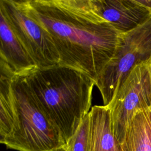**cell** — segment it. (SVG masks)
Instances as JSON below:
<instances>
[{
  "label": "cell",
  "mask_w": 151,
  "mask_h": 151,
  "mask_svg": "<svg viewBox=\"0 0 151 151\" xmlns=\"http://www.w3.org/2000/svg\"><path fill=\"white\" fill-rule=\"evenodd\" d=\"M61 151H66V150H65V149H64V150H61Z\"/></svg>",
  "instance_id": "obj_13"
},
{
  "label": "cell",
  "mask_w": 151,
  "mask_h": 151,
  "mask_svg": "<svg viewBox=\"0 0 151 151\" xmlns=\"http://www.w3.org/2000/svg\"><path fill=\"white\" fill-rule=\"evenodd\" d=\"M35 19L50 35L60 65L96 82L114 55L122 33L105 19L92 0H28Z\"/></svg>",
  "instance_id": "obj_1"
},
{
  "label": "cell",
  "mask_w": 151,
  "mask_h": 151,
  "mask_svg": "<svg viewBox=\"0 0 151 151\" xmlns=\"http://www.w3.org/2000/svg\"><path fill=\"white\" fill-rule=\"evenodd\" d=\"M151 57V18L133 30L122 34L120 44L99 75L95 86L104 106H107L130 71Z\"/></svg>",
  "instance_id": "obj_4"
},
{
  "label": "cell",
  "mask_w": 151,
  "mask_h": 151,
  "mask_svg": "<svg viewBox=\"0 0 151 151\" xmlns=\"http://www.w3.org/2000/svg\"><path fill=\"white\" fill-rule=\"evenodd\" d=\"M0 12L38 68L59 64L60 57L54 42L32 16L28 0H0Z\"/></svg>",
  "instance_id": "obj_5"
},
{
  "label": "cell",
  "mask_w": 151,
  "mask_h": 151,
  "mask_svg": "<svg viewBox=\"0 0 151 151\" xmlns=\"http://www.w3.org/2000/svg\"><path fill=\"white\" fill-rule=\"evenodd\" d=\"M0 143L17 151H61L67 145L23 77L0 76Z\"/></svg>",
  "instance_id": "obj_2"
},
{
  "label": "cell",
  "mask_w": 151,
  "mask_h": 151,
  "mask_svg": "<svg viewBox=\"0 0 151 151\" xmlns=\"http://www.w3.org/2000/svg\"><path fill=\"white\" fill-rule=\"evenodd\" d=\"M88 117L90 151H119L109 107L104 105L94 106L88 113Z\"/></svg>",
  "instance_id": "obj_9"
},
{
  "label": "cell",
  "mask_w": 151,
  "mask_h": 151,
  "mask_svg": "<svg viewBox=\"0 0 151 151\" xmlns=\"http://www.w3.org/2000/svg\"><path fill=\"white\" fill-rule=\"evenodd\" d=\"M0 40L1 75L12 78L25 77L38 68L1 12Z\"/></svg>",
  "instance_id": "obj_7"
},
{
  "label": "cell",
  "mask_w": 151,
  "mask_h": 151,
  "mask_svg": "<svg viewBox=\"0 0 151 151\" xmlns=\"http://www.w3.org/2000/svg\"><path fill=\"white\" fill-rule=\"evenodd\" d=\"M139 3L151 12V0H138Z\"/></svg>",
  "instance_id": "obj_12"
},
{
  "label": "cell",
  "mask_w": 151,
  "mask_h": 151,
  "mask_svg": "<svg viewBox=\"0 0 151 151\" xmlns=\"http://www.w3.org/2000/svg\"><path fill=\"white\" fill-rule=\"evenodd\" d=\"M92 1L99 13L122 34L133 30L151 18V12L138 0Z\"/></svg>",
  "instance_id": "obj_8"
},
{
  "label": "cell",
  "mask_w": 151,
  "mask_h": 151,
  "mask_svg": "<svg viewBox=\"0 0 151 151\" xmlns=\"http://www.w3.org/2000/svg\"><path fill=\"white\" fill-rule=\"evenodd\" d=\"M66 151H90V134L88 114L67 143Z\"/></svg>",
  "instance_id": "obj_11"
},
{
  "label": "cell",
  "mask_w": 151,
  "mask_h": 151,
  "mask_svg": "<svg viewBox=\"0 0 151 151\" xmlns=\"http://www.w3.org/2000/svg\"><path fill=\"white\" fill-rule=\"evenodd\" d=\"M107 106L111 112L114 136L119 145L134 114L151 109V57L133 68Z\"/></svg>",
  "instance_id": "obj_6"
},
{
  "label": "cell",
  "mask_w": 151,
  "mask_h": 151,
  "mask_svg": "<svg viewBox=\"0 0 151 151\" xmlns=\"http://www.w3.org/2000/svg\"><path fill=\"white\" fill-rule=\"evenodd\" d=\"M119 151H151V109L138 111L130 120Z\"/></svg>",
  "instance_id": "obj_10"
},
{
  "label": "cell",
  "mask_w": 151,
  "mask_h": 151,
  "mask_svg": "<svg viewBox=\"0 0 151 151\" xmlns=\"http://www.w3.org/2000/svg\"><path fill=\"white\" fill-rule=\"evenodd\" d=\"M23 77L67 145L91 110L95 82L74 69L60 65L37 68Z\"/></svg>",
  "instance_id": "obj_3"
}]
</instances>
